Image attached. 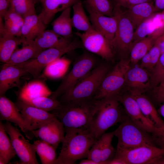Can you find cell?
<instances>
[{"label":"cell","instance_id":"obj_1","mask_svg":"<svg viewBox=\"0 0 164 164\" xmlns=\"http://www.w3.org/2000/svg\"><path fill=\"white\" fill-rule=\"evenodd\" d=\"M65 129L60 152L55 164H73L87 157L96 140L89 128Z\"/></svg>","mask_w":164,"mask_h":164},{"label":"cell","instance_id":"obj_2","mask_svg":"<svg viewBox=\"0 0 164 164\" xmlns=\"http://www.w3.org/2000/svg\"><path fill=\"white\" fill-rule=\"evenodd\" d=\"M100 101L93 98L61 103L52 113L63 123L65 128H88Z\"/></svg>","mask_w":164,"mask_h":164},{"label":"cell","instance_id":"obj_3","mask_svg":"<svg viewBox=\"0 0 164 164\" xmlns=\"http://www.w3.org/2000/svg\"><path fill=\"white\" fill-rule=\"evenodd\" d=\"M118 139L116 150L129 149L145 146L164 148L163 144L135 123L127 115L115 130Z\"/></svg>","mask_w":164,"mask_h":164},{"label":"cell","instance_id":"obj_4","mask_svg":"<svg viewBox=\"0 0 164 164\" xmlns=\"http://www.w3.org/2000/svg\"><path fill=\"white\" fill-rule=\"evenodd\" d=\"M108 70L105 64L97 66L73 87L62 95L59 101L64 103L94 98Z\"/></svg>","mask_w":164,"mask_h":164},{"label":"cell","instance_id":"obj_5","mask_svg":"<svg viewBox=\"0 0 164 164\" xmlns=\"http://www.w3.org/2000/svg\"><path fill=\"white\" fill-rule=\"evenodd\" d=\"M119 102L115 97L100 100L88 128L96 140L109 128L121 122L125 118L120 109Z\"/></svg>","mask_w":164,"mask_h":164},{"label":"cell","instance_id":"obj_6","mask_svg":"<svg viewBox=\"0 0 164 164\" xmlns=\"http://www.w3.org/2000/svg\"><path fill=\"white\" fill-rule=\"evenodd\" d=\"M97 63L96 57L91 54L85 53L75 63L69 73L64 77L56 90L52 93L50 97L57 99L70 89L87 75Z\"/></svg>","mask_w":164,"mask_h":164},{"label":"cell","instance_id":"obj_7","mask_svg":"<svg viewBox=\"0 0 164 164\" xmlns=\"http://www.w3.org/2000/svg\"><path fill=\"white\" fill-rule=\"evenodd\" d=\"M83 47L81 42L75 39L67 46L44 50L36 58L15 65L24 69L34 77H37L39 75L42 70L50 63L66 53Z\"/></svg>","mask_w":164,"mask_h":164},{"label":"cell","instance_id":"obj_8","mask_svg":"<svg viewBox=\"0 0 164 164\" xmlns=\"http://www.w3.org/2000/svg\"><path fill=\"white\" fill-rule=\"evenodd\" d=\"M130 60L121 59L104 78L94 98L101 100L117 97L125 83L127 73L130 67Z\"/></svg>","mask_w":164,"mask_h":164},{"label":"cell","instance_id":"obj_9","mask_svg":"<svg viewBox=\"0 0 164 164\" xmlns=\"http://www.w3.org/2000/svg\"><path fill=\"white\" fill-rule=\"evenodd\" d=\"M117 99L123 105L127 115L135 123L164 143V129L157 127L143 114L130 94L120 95Z\"/></svg>","mask_w":164,"mask_h":164},{"label":"cell","instance_id":"obj_10","mask_svg":"<svg viewBox=\"0 0 164 164\" xmlns=\"http://www.w3.org/2000/svg\"><path fill=\"white\" fill-rule=\"evenodd\" d=\"M113 13L118 22L116 33L111 44L114 51L120 54L130 51L135 32L133 25L120 6L115 5Z\"/></svg>","mask_w":164,"mask_h":164},{"label":"cell","instance_id":"obj_11","mask_svg":"<svg viewBox=\"0 0 164 164\" xmlns=\"http://www.w3.org/2000/svg\"><path fill=\"white\" fill-rule=\"evenodd\" d=\"M164 155V148L145 146L129 149L116 150L114 158L122 160L124 164H154Z\"/></svg>","mask_w":164,"mask_h":164},{"label":"cell","instance_id":"obj_12","mask_svg":"<svg viewBox=\"0 0 164 164\" xmlns=\"http://www.w3.org/2000/svg\"><path fill=\"white\" fill-rule=\"evenodd\" d=\"M4 125L9 136L16 154L20 159L19 164H39L36 159L34 144L30 143L11 122L7 121Z\"/></svg>","mask_w":164,"mask_h":164},{"label":"cell","instance_id":"obj_13","mask_svg":"<svg viewBox=\"0 0 164 164\" xmlns=\"http://www.w3.org/2000/svg\"><path fill=\"white\" fill-rule=\"evenodd\" d=\"M75 34L81 40L83 46L90 52L99 56L106 61L112 60L114 52L108 40L95 29Z\"/></svg>","mask_w":164,"mask_h":164},{"label":"cell","instance_id":"obj_14","mask_svg":"<svg viewBox=\"0 0 164 164\" xmlns=\"http://www.w3.org/2000/svg\"><path fill=\"white\" fill-rule=\"evenodd\" d=\"M0 119L14 123L29 139L34 137L32 131L20 112L16 104L4 95L0 96Z\"/></svg>","mask_w":164,"mask_h":164},{"label":"cell","instance_id":"obj_15","mask_svg":"<svg viewBox=\"0 0 164 164\" xmlns=\"http://www.w3.org/2000/svg\"><path fill=\"white\" fill-rule=\"evenodd\" d=\"M32 132L34 137L47 142L56 149L63 140L65 133L63 124L56 117L38 129L32 130Z\"/></svg>","mask_w":164,"mask_h":164},{"label":"cell","instance_id":"obj_16","mask_svg":"<svg viewBox=\"0 0 164 164\" xmlns=\"http://www.w3.org/2000/svg\"><path fill=\"white\" fill-rule=\"evenodd\" d=\"M86 8L94 29L104 36L111 44L117 29L118 22L116 17L114 15L109 16L97 13L86 4Z\"/></svg>","mask_w":164,"mask_h":164},{"label":"cell","instance_id":"obj_17","mask_svg":"<svg viewBox=\"0 0 164 164\" xmlns=\"http://www.w3.org/2000/svg\"><path fill=\"white\" fill-rule=\"evenodd\" d=\"M15 104L32 130L38 129L56 117L53 113L30 105L19 99Z\"/></svg>","mask_w":164,"mask_h":164},{"label":"cell","instance_id":"obj_18","mask_svg":"<svg viewBox=\"0 0 164 164\" xmlns=\"http://www.w3.org/2000/svg\"><path fill=\"white\" fill-rule=\"evenodd\" d=\"M24 69L15 65L4 63L0 72V95L14 87H18L20 78L26 73Z\"/></svg>","mask_w":164,"mask_h":164},{"label":"cell","instance_id":"obj_19","mask_svg":"<svg viewBox=\"0 0 164 164\" xmlns=\"http://www.w3.org/2000/svg\"><path fill=\"white\" fill-rule=\"evenodd\" d=\"M79 0H40L42 9L38 15L46 25L52 20L56 14L72 6Z\"/></svg>","mask_w":164,"mask_h":164},{"label":"cell","instance_id":"obj_20","mask_svg":"<svg viewBox=\"0 0 164 164\" xmlns=\"http://www.w3.org/2000/svg\"><path fill=\"white\" fill-rule=\"evenodd\" d=\"M130 94L136 101L143 114L157 127L164 129V121L150 100L137 90H131Z\"/></svg>","mask_w":164,"mask_h":164},{"label":"cell","instance_id":"obj_21","mask_svg":"<svg viewBox=\"0 0 164 164\" xmlns=\"http://www.w3.org/2000/svg\"><path fill=\"white\" fill-rule=\"evenodd\" d=\"M71 41L70 39L58 35L53 30H45L33 41L35 45L41 51L50 48L64 47Z\"/></svg>","mask_w":164,"mask_h":164},{"label":"cell","instance_id":"obj_22","mask_svg":"<svg viewBox=\"0 0 164 164\" xmlns=\"http://www.w3.org/2000/svg\"><path fill=\"white\" fill-rule=\"evenodd\" d=\"M150 83V76L140 67H130L126 74L125 84L132 90L143 93L149 87Z\"/></svg>","mask_w":164,"mask_h":164},{"label":"cell","instance_id":"obj_23","mask_svg":"<svg viewBox=\"0 0 164 164\" xmlns=\"http://www.w3.org/2000/svg\"><path fill=\"white\" fill-rule=\"evenodd\" d=\"M124 12L135 29L143 22L157 12L154 5L151 2L135 5Z\"/></svg>","mask_w":164,"mask_h":164},{"label":"cell","instance_id":"obj_24","mask_svg":"<svg viewBox=\"0 0 164 164\" xmlns=\"http://www.w3.org/2000/svg\"><path fill=\"white\" fill-rule=\"evenodd\" d=\"M46 26L36 13L27 16L24 18L21 28V36L27 44L45 30Z\"/></svg>","mask_w":164,"mask_h":164},{"label":"cell","instance_id":"obj_25","mask_svg":"<svg viewBox=\"0 0 164 164\" xmlns=\"http://www.w3.org/2000/svg\"><path fill=\"white\" fill-rule=\"evenodd\" d=\"M23 43L27 44L26 41L22 37L15 36L6 32L0 36V60L6 63L17 46Z\"/></svg>","mask_w":164,"mask_h":164},{"label":"cell","instance_id":"obj_26","mask_svg":"<svg viewBox=\"0 0 164 164\" xmlns=\"http://www.w3.org/2000/svg\"><path fill=\"white\" fill-rule=\"evenodd\" d=\"M71 7L62 11L53 22V30L63 37L70 39L73 36L72 23L70 16Z\"/></svg>","mask_w":164,"mask_h":164},{"label":"cell","instance_id":"obj_27","mask_svg":"<svg viewBox=\"0 0 164 164\" xmlns=\"http://www.w3.org/2000/svg\"><path fill=\"white\" fill-rule=\"evenodd\" d=\"M71 18L73 27L78 31L87 32L94 29L87 16L82 2L79 1L72 6Z\"/></svg>","mask_w":164,"mask_h":164},{"label":"cell","instance_id":"obj_28","mask_svg":"<svg viewBox=\"0 0 164 164\" xmlns=\"http://www.w3.org/2000/svg\"><path fill=\"white\" fill-rule=\"evenodd\" d=\"M42 51L39 49L33 41L27 43L20 49H16L6 63L16 65L36 58Z\"/></svg>","mask_w":164,"mask_h":164},{"label":"cell","instance_id":"obj_29","mask_svg":"<svg viewBox=\"0 0 164 164\" xmlns=\"http://www.w3.org/2000/svg\"><path fill=\"white\" fill-rule=\"evenodd\" d=\"M52 93L43 82L34 80L25 84L20 90L18 97H48L51 95Z\"/></svg>","mask_w":164,"mask_h":164},{"label":"cell","instance_id":"obj_30","mask_svg":"<svg viewBox=\"0 0 164 164\" xmlns=\"http://www.w3.org/2000/svg\"><path fill=\"white\" fill-rule=\"evenodd\" d=\"M155 40L147 36L133 43L130 50V62L134 64L137 63L154 46Z\"/></svg>","mask_w":164,"mask_h":164},{"label":"cell","instance_id":"obj_31","mask_svg":"<svg viewBox=\"0 0 164 164\" xmlns=\"http://www.w3.org/2000/svg\"><path fill=\"white\" fill-rule=\"evenodd\" d=\"M33 144L42 164H55L57 157L54 146L41 139L34 141Z\"/></svg>","mask_w":164,"mask_h":164},{"label":"cell","instance_id":"obj_32","mask_svg":"<svg viewBox=\"0 0 164 164\" xmlns=\"http://www.w3.org/2000/svg\"><path fill=\"white\" fill-rule=\"evenodd\" d=\"M4 124L0 121V164L8 163L16 153L10 139L8 136Z\"/></svg>","mask_w":164,"mask_h":164},{"label":"cell","instance_id":"obj_33","mask_svg":"<svg viewBox=\"0 0 164 164\" xmlns=\"http://www.w3.org/2000/svg\"><path fill=\"white\" fill-rule=\"evenodd\" d=\"M70 64V60L64 57L58 58L44 68V75L52 79L61 78L66 74Z\"/></svg>","mask_w":164,"mask_h":164},{"label":"cell","instance_id":"obj_34","mask_svg":"<svg viewBox=\"0 0 164 164\" xmlns=\"http://www.w3.org/2000/svg\"><path fill=\"white\" fill-rule=\"evenodd\" d=\"M18 99L30 105L47 111H53L61 104L60 101L57 99H53L47 97L32 98L18 97Z\"/></svg>","mask_w":164,"mask_h":164},{"label":"cell","instance_id":"obj_35","mask_svg":"<svg viewBox=\"0 0 164 164\" xmlns=\"http://www.w3.org/2000/svg\"><path fill=\"white\" fill-rule=\"evenodd\" d=\"M155 13L143 22L135 29L134 33L133 43L147 36L151 37L154 33L157 24Z\"/></svg>","mask_w":164,"mask_h":164},{"label":"cell","instance_id":"obj_36","mask_svg":"<svg viewBox=\"0 0 164 164\" xmlns=\"http://www.w3.org/2000/svg\"><path fill=\"white\" fill-rule=\"evenodd\" d=\"M114 131L105 133L99 138L101 146V162L102 164H108L114 158L116 151L112 144Z\"/></svg>","mask_w":164,"mask_h":164},{"label":"cell","instance_id":"obj_37","mask_svg":"<svg viewBox=\"0 0 164 164\" xmlns=\"http://www.w3.org/2000/svg\"><path fill=\"white\" fill-rule=\"evenodd\" d=\"M39 0H10V8L24 18L36 13L35 5Z\"/></svg>","mask_w":164,"mask_h":164},{"label":"cell","instance_id":"obj_38","mask_svg":"<svg viewBox=\"0 0 164 164\" xmlns=\"http://www.w3.org/2000/svg\"><path fill=\"white\" fill-rule=\"evenodd\" d=\"M86 4L92 10L109 16H113V7L109 0H85Z\"/></svg>","mask_w":164,"mask_h":164},{"label":"cell","instance_id":"obj_39","mask_svg":"<svg viewBox=\"0 0 164 164\" xmlns=\"http://www.w3.org/2000/svg\"><path fill=\"white\" fill-rule=\"evenodd\" d=\"M161 53L158 47L154 45L141 59L140 67L152 71L157 63Z\"/></svg>","mask_w":164,"mask_h":164},{"label":"cell","instance_id":"obj_40","mask_svg":"<svg viewBox=\"0 0 164 164\" xmlns=\"http://www.w3.org/2000/svg\"><path fill=\"white\" fill-rule=\"evenodd\" d=\"M164 76V52L161 54L158 61L151 72L150 81L155 87L160 82Z\"/></svg>","mask_w":164,"mask_h":164},{"label":"cell","instance_id":"obj_41","mask_svg":"<svg viewBox=\"0 0 164 164\" xmlns=\"http://www.w3.org/2000/svg\"><path fill=\"white\" fill-rule=\"evenodd\" d=\"M101 146L100 138L96 140L91 148L87 157L97 164H102L101 162Z\"/></svg>","mask_w":164,"mask_h":164},{"label":"cell","instance_id":"obj_42","mask_svg":"<svg viewBox=\"0 0 164 164\" xmlns=\"http://www.w3.org/2000/svg\"><path fill=\"white\" fill-rule=\"evenodd\" d=\"M4 19L5 21L11 22L21 28L24 22V18L10 8H9Z\"/></svg>","mask_w":164,"mask_h":164},{"label":"cell","instance_id":"obj_43","mask_svg":"<svg viewBox=\"0 0 164 164\" xmlns=\"http://www.w3.org/2000/svg\"><path fill=\"white\" fill-rule=\"evenodd\" d=\"M153 92L157 102L159 103L164 102V76L159 84L155 87Z\"/></svg>","mask_w":164,"mask_h":164},{"label":"cell","instance_id":"obj_44","mask_svg":"<svg viewBox=\"0 0 164 164\" xmlns=\"http://www.w3.org/2000/svg\"><path fill=\"white\" fill-rule=\"evenodd\" d=\"M116 4L120 7L130 8L138 4L147 2H151L152 0H113Z\"/></svg>","mask_w":164,"mask_h":164},{"label":"cell","instance_id":"obj_45","mask_svg":"<svg viewBox=\"0 0 164 164\" xmlns=\"http://www.w3.org/2000/svg\"><path fill=\"white\" fill-rule=\"evenodd\" d=\"M5 26L6 32L17 37H22L21 27L11 22L5 21Z\"/></svg>","mask_w":164,"mask_h":164},{"label":"cell","instance_id":"obj_46","mask_svg":"<svg viewBox=\"0 0 164 164\" xmlns=\"http://www.w3.org/2000/svg\"><path fill=\"white\" fill-rule=\"evenodd\" d=\"M10 0H0V17L4 18L10 5Z\"/></svg>","mask_w":164,"mask_h":164},{"label":"cell","instance_id":"obj_47","mask_svg":"<svg viewBox=\"0 0 164 164\" xmlns=\"http://www.w3.org/2000/svg\"><path fill=\"white\" fill-rule=\"evenodd\" d=\"M154 45L158 47L161 54L164 52V32L155 39Z\"/></svg>","mask_w":164,"mask_h":164},{"label":"cell","instance_id":"obj_48","mask_svg":"<svg viewBox=\"0 0 164 164\" xmlns=\"http://www.w3.org/2000/svg\"><path fill=\"white\" fill-rule=\"evenodd\" d=\"M155 7L156 12L164 9V0H155Z\"/></svg>","mask_w":164,"mask_h":164},{"label":"cell","instance_id":"obj_49","mask_svg":"<svg viewBox=\"0 0 164 164\" xmlns=\"http://www.w3.org/2000/svg\"><path fill=\"white\" fill-rule=\"evenodd\" d=\"M2 19L0 17V36H2L7 32Z\"/></svg>","mask_w":164,"mask_h":164},{"label":"cell","instance_id":"obj_50","mask_svg":"<svg viewBox=\"0 0 164 164\" xmlns=\"http://www.w3.org/2000/svg\"><path fill=\"white\" fill-rule=\"evenodd\" d=\"M80 164H97L94 161L87 158V159H83L80 162Z\"/></svg>","mask_w":164,"mask_h":164},{"label":"cell","instance_id":"obj_51","mask_svg":"<svg viewBox=\"0 0 164 164\" xmlns=\"http://www.w3.org/2000/svg\"><path fill=\"white\" fill-rule=\"evenodd\" d=\"M158 112L164 118V102L159 108Z\"/></svg>","mask_w":164,"mask_h":164},{"label":"cell","instance_id":"obj_52","mask_svg":"<svg viewBox=\"0 0 164 164\" xmlns=\"http://www.w3.org/2000/svg\"><path fill=\"white\" fill-rule=\"evenodd\" d=\"M154 164H164V155L158 159Z\"/></svg>","mask_w":164,"mask_h":164},{"label":"cell","instance_id":"obj_53","mask_svg":"<svg viewBox=\"0 0 164 164\" xmlns=\"http://www.w3.org/2000/svg\"><path fill=\"white\" fill-rule=\"evenodd\" d=\"M161 12H162V13L164 14V9Z\"/></svg>","mask_w":164,"mask_h":164},{"label":"cell","instance_id":"obj_54","mask_svg":"<svg viewBox=\"0 0 164 164\" xmlns=\"http://www.w3.org/2000/svg\"><path fill=\"white\" fill-rule=\"evenodd\" d=\"M40 0H39V1H40Z\"/></svg>","mask_w":164,"mask_h":164},{"label":"cell","instance_id":"obj_55","mask_svg":"<svg viewBox=\"0 0 164 164\" xmlns=\"http://www.w3.org/2000/svg\"></svg>","mask_w":164,"mask_h":164},{"label":"cell","instance_id":"obj_56","mask_svg":"<svg viewBox=\"0 0 164 164\" xmlns=\"http://www.w3.org/2000/svg\"><path fill=\"white\" fill-rule=\"evenodd\" d=\"M164 103V102H163Z\"/></svg>","mask_w":164,"mask_h":164}]
</instances>
